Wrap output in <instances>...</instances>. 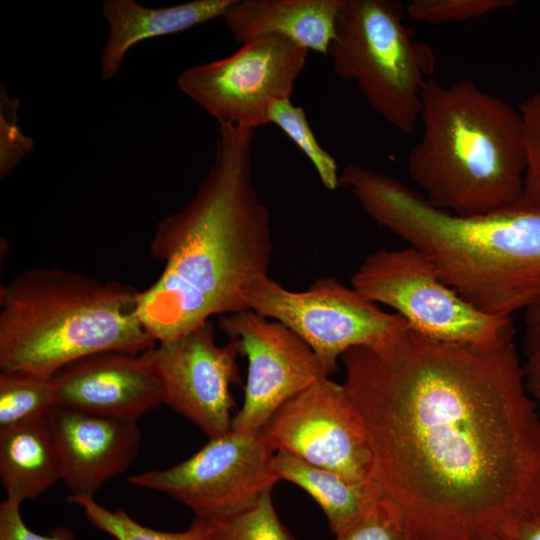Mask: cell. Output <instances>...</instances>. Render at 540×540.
<instances>
[{"label":"cell","mask_w":540,"mask_h":540,"mask_svg":"<svg viewBox=\"0 0 540 540\" xmlns=\"http://www.w3.org/2000/svg\"><path fill=\"white\" fill-rule=\"evenodd\" d=\"M341 358L376 480L410 540H514L540 514V414L514 339L479 347L411 329L390 354Z\"/></svg>","instance_id":"1"},{"label":"cell","mask_w":540,"mask_h":540,"mask_svg":"<svg viewBox=\"0 0 540 540\" xmlns=\"http://www.w3.org/2000/svg\"><path fill=\"white\" fill-rule=\"evenodd\" d=\"M253 140L252 129L220 124L194 197L155 227L150 250L163 269L140 291L138 311L156 343L247 309L245 289L269 275L271 217L253 182Z\"/></svg>","instance_id":"2"},{"label":"cell","mask_w":540,"mask_h":540,"mask_svg":"<svg viewBox=\"0 0 540 540\" xmlns=\"http://www.w3.org/2000/svg\"><path fill=\"white\" fill-rule=\"evenodd\" d=\"M339 186L375 223L424 253L478 310L512 318L540 298V208L521 198L484 214L456 215L397 178L356 164L342 169Z\"/></svg>","instance_id":"3"},{"label":"cell","mask_w":540,"mask_h":540,"mask_svg":"<svg viewBox=\"0 0 540 540\" xmlns=\"http://www.w3.org/2000/svg\"><path fill=\"white\" fill-rule=\"evenodd\" d=\"M419 121L423 133L407 166L434 207L470 216L522 198L526 152L519 110L472 81L442 85L431 77Z\"/></svg>","instance_id":"4"},{"label":"cell","mask_w":540,"mask_h":540,"mask_svg":"<svg viewBox=\"0 0 540 540\" xmlns=\"http://www.w3.org/2000/svg\"><path fill=\"white\" fill-rule=\"evenodd\" d=\"M139 293L68 269L22 271L0 286L1 372L51 378L92 354L153 348Z\"/></svg>","instance_id":"5"},{"label":"cell","mask_w":540,"mask_h":540,"mask_svg":"<svg viewBox=\"0 0 540 540\" xmlns=\"http://www.w3.org/2000/svg\"><path fill=\"white\" fill-rule=\"evenodd\" d=\"M404 12L396 0H344L327 56L339 78L355 81L379 116L410 135L435 58L429 46L413 39Z\"/></svg>","instance_id":"6"},{"label":"cell","mask_w":540,"mask_h":540,"mask_svg":"<svg viewBox=\"0 0 540 540\" xmlns=\"http://www.w3.org/2000/svg\"><path fill=\"white\" fill-rule=\"evenodd\" d=\"M351 287L395 310L418 334L442 343L493 347L513 340L512 318L486 314L439 276L420 250L379 249L351 277Z\"/></svg>","instance_id":"7"},{"label":"cell","mask_w":540,"mask_h":540,"mask_svg":"<svg viewBox=\"0 0 540 540\" xmlns=\"http://www.w3.org/2000/svg\"><path fill=\"white\" fill-rule=\"evenodd\" d=\"M243 299L247 308L283 323L301 337L329 375L347 350L365 347L385 355L401 347L411 333L400 315L382 310L333 278H320L297 292L268 275L246 288Z\"/></svg>","instance_id":"8"},{"label":"cell","mask_w":540,"mask_h":540,"mask_svg":"<svg viewBox=\"0 0 540 540\" xmlns=\"http://www.w3.org/2000/svg\"><path fill=\"white\" fill-rule=\"evenodd\" d=\"M275 452L263 429H230L209 438L191 457L170 468L132 475L127 480L174 498L195 517H223L247 508L272 490L279 481L272 470Z\"/></svg>","instance_id":"9"},{"label":"cell","mask_w":540,"mask_h":540,"mask_svg":"<svg viewBox=\"0 0 540 540\" xmlns=\"http://www.w3.org/2000/svg\"><path fill=\"white\" fill-rule=\"evenodd\" d=\"M308 53L285 37L261 36L226 58L187 68L177 83L219 124L254 130L269 124L273 103L291 99Z\"/></svg>","instance_id":"10"},{"label":"cell","mask_w":540,"mask_h":540,"mask_svg":"<svg viewBox=\"0 0 540 540\" xmlns=\"http://www.w3.org/2000/svg\"><path fill=\"white\" fill-rule=\"evenodd\" d=\"M262 429L275 451L290 453L354 483L377 482L364 421L344 385L328 377L284 403Z\"/></svg>","instance_id":"11"},{"label":"cell","mask_w":540,"mask_h":540,"mask_svg":"<svg viewBox=\"0 0 540 540\" xmlns=\"http://www.w3.org/2000/svg\"><path fill=\"white\" fill-rule=\"evenodd\" d=\"M219 327L248 359L243 404L231 430H261L284 403L329 376L310 346L279 321L247 308L221 316Z\"/></svg>","instance_id":"12"},{"label":"cell","mask_w":540,"mask_h":540,"mask_svg":"<svg viewBox=\"0 0 540 540\" xmlns=\"http://www.w3.org/2000/svg\"><path fill=\"white\" fill-rule=\"evenodd\" d=\"M161 384L163 404L177 411L209 438L231 429L232 384L240 383L236 340L219 346L206 321L150 349Z\"/></svg>","instance_id":"13"},{"label":"cell","mask_w":540,"mask_h":540,"mask_svg":"<svg viewBox=\"0 0 540 540\" xmlns=\"http://www.w3.org/2000/svg\"><path fill=\"white\" fill-rule=\"evenodd\" d=\"M56 406L137 421L163 404L150 349L106 351L78 359L53 377Z\"/></svg>","instance_id":"14"},{"label":"cell","mask_w":540,"mask_h":540,"mask_svg":"<svg viewBox=\"0 0 540 540\" xmlns=\"http://www.w3.org/2000/svg\"><path fill=\"white\" fill-rule=\"evenodd\" d=\"M47 419L70 495H91L122 474L137 457L142 434L135 420L99 416L59 406Z\"/></svg>","instance_id":"15"},{"label":"cell","mask_w":540,"mask_h":540,"mask_svg":"<svg viewBox=\"0 0 540 540\" xmlns=\"http://www.w3.org/2000/svg\"><path fill=\"white\" fill-rule=\"evenodd\" d=\"M344 0H235L222 17L241 45L277 35L322 55L328 54Z\"/></svg>","instance_id":"16"},{"label":"cell","mask_w":540,"mask_h":540,"mask_svg":"<svg viewBox=\"0 0 540 540\" xmlns=\"http://www.w3.org/2000/svg\"><path fill=\"white\" fill-rule=\"evenodd\" d=\"M234 1L193 0L165 8H147L133 0L104 1L102 14L110 29L100 58L102 78L116 76L125 54L138 42L223 17Z\"/></svg>","instance_id":"17"},{"label":"cell","mask_w":540,"mask_h":540,"mask_svg":"<svg viewBox=\"0 0 540 540\" xmlns=\"http://www.w3.org/2000/svg\"><path fill=\"white\" fill-rule=\"evenodd\" d=\"M61 479V459L47 415L0 428V480L6 499L22 504Z\"/></svg>","instance_id":"18"},{"label":"cell","mask_w":540,"mask_h":540,"mask_svg":"<svg viewBox=\"0 0 540 540\" xmlns=\"http://www.w3.org/2000/svg\"><path fill=\"white\" fill-rule=\"evenodd\" d=\"M272 470L279 480L299 486L317 502L335 535L355 522L384 495L376 481L354 483L284 451L275 452Z\"/></svg>","instance_id":"19"},{"label":"cell","mask_w":540,"mask_h":540,"mask_svg":"<svg viewBox=\"0 0 540 540\" xmlns=\"http://www.w3.org/2000/svg\"><path fill=\"white\" fill-rule=\"evenodd\" d=\"M271 491L234 514L200 518L204 540H295L275 510Z\"/></svg>","instance_id":"20"},{"label":"cell","mask_w":540,"mask_h":540,"mask_svg":"<svg viewBox=\"0 0 540 540\" xmlns=\"http://www.w3.org/2000/svg\"><path fill=\"white\" fill-rule=\"evenodd\" d=\"M55 406L52 377L15 371L0 373V428L47 415Z\"/></svg>","instance_id":"21"},{"label":"cell","mask_w":540,"mask_h":540,"mask_svg":"<svg viewBox=\"0 0 540 540\" xmlns=\"http://www.w3.org/2000/svg\"><path fill=\"white\" fill-rule=\"evenodd\" d=\"M68 500L82 508L94 528L116 540H204L203 522L198 517L184 531L167 532L138 523L122 508L109 510L91 495H70Z\"/></svg>","instance_id":"22"},{"label":"cell","mask_w":540,"mask_h":540,"mask_svg":"<svg viewBox=\"0 0 540 540\" xmlns=\"http://www.w3.org/2000/svg\"><path fill=\"white\" fill-rule=\"evenodd\" d=\"M269 123L276 125L298 147L313 165L323 187L334 191L339 186L335 158L318 142L304 109L291 99L276 101L270 108Z\"/></svg>","instance_id":"23"},{"label":"cell","mask_w":540,"mask_h":540,"mask_svg":"<svg viewBox=\"0 0 540 540\" xmlns=\"http://www.w3.org/2000/svg\"><path fill=\"white\" fill-rule=\"evenodd\" d=\"M335 540H410L399 507L383 495Z\"/></svg>","instance_id":"24"},{"label":"cell","mask_w":540,"mask_h":540,"mask_svg":"<svg viewBox=\"0 0 540 540\" xmlns=\"http://www.w3.org/2000/svg\"><path fill=\"white\" fill-rule=\"evenodd\" d=\"M516 3L514 0H413L405 11L413 20L439 24L468 21Z\"/></svg>","instance_id":"25"},{"label":"cell","mask_w":540,"mask_h":540,"mask_svg":"<svg viewBox=\"0 0 540 540\" xmlns=\"http://www.w3.org/2000/svg\"><path fill=\"white\" fill-rule=\"evenodd\" d=\"M519 112L526 152L522 199L540 208V91L526 99Z\"/></svg>","instance_id":"26"},{"label":"cell","mask_w":540,"mask_h":540,"mask_svg":"<svg viewBox=\"0 0 540 540\" xmlns=\"http://www.w3.org/2000/svg\"><path fill=\"white\" fill-rule=\"evenodd\" d=\"M522 369L529 395L540 407V298L523 310Z\"/></svg>","instance_id":"27"},{"label":"cell","mask_w":540,"mask_h":540,"mask_svg":"<svg viewBox=\"0 0 540 540\" xmlns=\"http://www.w3.org/2000/svg\"><path fill=\"white\" fill-rule=\"evenodd\" d=\"M21 504L4 499L0 504V540H75L67 528H54L48 535L32 531L24 522Z\"/></svg>","instance_id":"28"},{"label":"cell","mask_w":540,"mask_h":540,"mask_svg":"<svg viewBox=\"0 0 540 540\" xmlns=\"http://www.w3.org/2000/svg\"><path fill=\"white\" fill-rule=\"evenodd\" d=\"M32 147V140L21 133L16 122L1 113V177L6 176Z\"/></svg>","instance_id":"29"},{"label":"cell","mask_w":540,"mask_h":540,"mask_svg":"<svg viewBox=\"0 0 540 540\" xmlns=\"http://www.w3.org/2000/svg\"><path fill=\"white\" fill-rule=\"evenodd\" d=\"M514 540H540V514L524 520L519 525Z\"/></svg>","instance_id":"30"},{"label":"cell","mask_w":540,"mask_h":540,"mask_svg":"<svg viewBox=\"0 0 540 540\" xmlns=\"http://www.w3.org/2000/svg\"><path fill=\"white\" fill-rule=\"evenodd\" d=\"M478 540H505V539H502V538H499V537H485V538H481V539H478Z\"/></svg>","instance_id":"31"}]
</instances>
